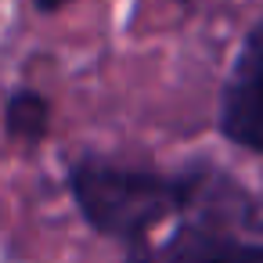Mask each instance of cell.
<instances>
[{
    "label": "cell",
    "mask_w": 263,
    "mask_h": 263,
    "mask_svg": "<svg viewBox=\"0 0 263 263\" xmlns=\"http://www.w3.org/2000/svg\"><path fill=\"white\" fill-rule=\"evenodd\" d=\"M8 134L18 137V141H40L51 126V105L36 94V90H18L11 101H8Z\"/></svg>",
    "instance_id": "277c9868"
},
{
    "label": "cell",
    "mask_w": 263,
    "mask_h": 263,
    "mask_svg": "<svg viewBox=\"0 0 263 263\" xmlns=\"http://www.w3.org/2000/svg\"><path fill=\"white\" fill-rule=\"evenodd\" d=\"M33 4H36L40 11H58V8H65V4H72V0H33Z\"/></svg>",
    "instance_id": "5b68a950"
},
{
    "label": "cell",
    "mask_w": 263,
    "mask_h": 263,
    "mask_svg": "<svg viewBox=\"0 0 263 263\" xmlns=\"http://www.w3.org/2000/svg\"><path fill=\"white\" fill-rule=\"evenodd\" d=\"M69 184L90 227L119 241H141L155 223L191 202L198 177H162L152 170L83 159L72 166Z\"/></svg>",
    "instance_id": "6da1fadb"
},
{
    "label": "cell",
    "mask_w": 263,
    "mask_h": 263,
    "mask_svg": "<svg viewBox=\"0 0 263 263\" xmlns=\"http://www.w3.org/2000/svg\"><path fill=\"white\" fill-rule=\"evenodd\" d=\"M223 134L252 152H263V22L245 36L220 101Z\"/></svg>",
    "instance_id": "7a4b0ae2"
},
{
    "label": "cell",
    "mask_w": 263,
    "mask_h": 263,
    "mask_svg": "<svg viewBox=\"0 0 263 263\" xmlns=\"http://www.w3.org/2000/svg\"><path fill=\"white\" fill-rule=\"evenodd\" d=\"M148 263H263V245L241 241L216 227H187L180 231L155 259Z\"/></svg>",
    "instance_id": "3957f363"
}]
</instances>
